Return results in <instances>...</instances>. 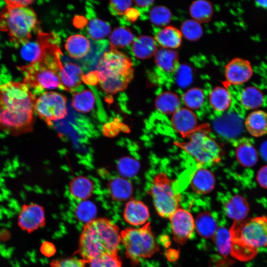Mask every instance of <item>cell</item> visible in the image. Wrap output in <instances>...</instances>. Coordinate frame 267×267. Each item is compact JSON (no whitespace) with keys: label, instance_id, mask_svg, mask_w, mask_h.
<instances>
[{"label":"cell","instance_id":"obj_1","mask_svg":"<svg viewBox=\"0 0 267 267\" xmlns=\"http://www.w3.org/2000/svg\"><path fill=\"white\" fill-rule=\"evenodd\" d=\"M36 98L23 82L0 85V130L14 135L32 131Z\"/></svg>","mask_w":267,"mask_h":267},{"label":"cell","instance_id":"obj_2","mask_svg":"<svg viewBox=\"0 0 267 267\" xmlns=\"http://www.w3.org/2000/svg\"><path fill=\"white\" fill-rule=\"evenodd\" d=\"M121 242L117 225L106 218L94 219L84 226L77 252L88 264L104 254H118Z\"/></svg>","mask_w":267,"mask_h":267},{"label":"cell","instance_id":"obj_3","mask_svg":"<svg viewBox=\"0 0 267 267\" xmlns=\"http://www.w3.org/2000/svg\"><path fill=\"white\" fill-rule=\"evenodd\" d=\"M229 232L232 256L242 261L250 260L258 249L267 245V217L235 222Z\"/></svg>","mask_w":267,"mask_h":267},{"label":"cell","instance_id":"obj_4","mask_svg":"<svg viewBox=\"0 0 267 267\" xmlns=\"http://www.w3.org/2000/svg\"><path fill=\"white\" fill-rule=\"evenodd\" d=\"M96 70L98 73L101 88L109 94L126 89L134 74L130 58L117 49L110 48L101 56Z\"/></svg>","mask_w":267,"mask_h":267},{"label":"cell","instance_id":"obj_5","mask_svg":"<svg viewBox=\"0 0 267 267\" xmlns=\"http://www.w3.org/2000/svg\"><path fill=\"white\" fill-rule=\"evenodd\" d=\"M60 49L45 54L41 59L19 67L24 75L23 83L36 93L44 89L64 90L59 75L62 65Z\"/></svg>","mask_w":267,"mask_h":267},{"label":"cell","instance_id":"obj_6","mask_svg":"<svg viewBox=\"0 0 267 267\" xmlns=\"http://www.w3.org/2000/svg\"><path fill=\"white\" fill-rule=\"evenodd\" d=\"M37 24V15L31 9L5 6L0 12V31L8 35L10 41L16 45H24L32 38Z\"/></svg>","mask_w":267,"mask_h":267},{"label":"cell","instance_id":"obj_7","mask_svg":"<svg viewBox=\"0 0 267 267\" xmlns=\"http://www.w3.org/2000/svg\"><path fill=\"white\" fill-rule=\"evenodd\" d=\"M121 236L125 255L133 265L151 257L159 250L149 222L140 228L122 230Z\"/></svg>","mask_w":267,"mask_h":267},{"label":"cell","instance_id":"obj_8","mask_svg":"<svg viewBox=\"0 0 267 267\" xmlns=\"http://www.w3.org/2000/svg\"><path fill=\"white\" fill-rule=\"evenodd\" d=\"M189 136L186 142H177L176 145L201 165H210L219 162L221 149L219 144L200 129Z\"/></svg>","mask_w":267,"mask_h":267},{"label":"cell","instance_id":"obj_9","mask_svg":"<svg viewBox=\"0 0 267 267\" xmlns=\"http://www.w3.org/2000/svg\"><path fill=\"white\" fill-rule=\"evenodd\" d=\"M158 214L169 218L179 208V195L173 189L172 183L164 173L157 174L148 191Z\"/></svg>","mask_w":267,"mask_h":267},{"label":"cell","instance_id":"obj_10","mask_svg":"<svg viewBox=\"0 0 267 267\" xmlns=\"http://www.w3.org/2000/svg\"><path fill=\"white\" fill-rule=\"evenodd\" d=\"M34 109L39 118L50 126L67 116V98L57 92L44 91L36 98Z\"/></svg>","mask_w":267,"mask_h":267},{"label":"cell","instance_id":"obj_11","mask_svg":"<svg viewBox=\"0 0 267 267\" xmlns=\"http://www.w3.org/2000/svg\"><path fill=\"white\" fill-rule=\"evenodd\" d=\"M169 219L174 240L183 244L191 237L195 227L193 216L189 211L179 208Z\"/></svg>","mask_w":267,"mask_h":267},{"label":"cell","instance_id":"obj_12","mask_svg":"<svg viewBox=\"0 0 267 267\" xmlns=\"http://www.w3.org/2000/svg\"><path fill=\"white\" fill-rule=\"evenodd\" d=\"M254 70L250 62L240 57H235L229 61L224 67V77L226 85H243L253 76Z\"/></svg>","mask_w":267,"mask_h":267},{"label":"cell","instance_id":"obj_13","mask_svg":"<svg viewBox=\"0 0 267 267\" xmlns=\"http://www.w3.org/2000/svg\"><path fill=\"white\" fill-rule=\"evenodd\" d=\"M44 210L36 203L23 205L18 218V224L21 229L31 233L45 225Z\"/></svg>","mask_w":267,"mask_h":267},{"label":"cell","instance_id":"obj_14","mask_svg":"<svg viewBox=\"0 0 267 267\" xmlns=\"http://www.w3.org/2000/svg\"><path fill=\"white\" fill-rule=\"evenodd\" d=\"M213 126L220 135L227 138H233L241 134L243 122L235 114L228 113L215 119Z\"/></svg>","mask_w":267,"mask_h":267},{"label":"cell","instance_id":"obj_15","mask_svg":"<svg viewBox=\"0 0 267 267\" xmlns=\"http://www.w3.org/2000/svg\"><path fill=\"white\" fill-rule=\"evenodd\" d=\"M59 75L65 90L75 92L82 89L80 87L83 72L78 65L71 62L62 65L60 67Z\"/></svg>","mask_w":267,"mask_h":267},{"label":"cell","instance_id":"obj_16","mask_svg":"<svg viewBox=\"0 0 267 267\" xmlns=\"http://www.w3.org/2000/svg\"><path fill=\"white\" fill-rule=\"evenodd\" d=\"M174 129L184 135L189 136L196 131L198 120L195 113L187 108H180L172 118Z\"/></svg>","mask_w":267,"mask_h":267},{"label":"cell","instance_id":"obj_17","mask_svg":"<svg viewBox=\"0 0 267 267\" xmlns=\"http://www.w3.org/2000/svg\"><path fill=\"white\" fill-rule=\"evenodd\" d=\"M124 218L132 225L144 224L149 217L147 206L142 201L132 199L126 204L124 211Z\"/></svg>","mask_w":267,"mask_h":267},{"label":"cell","instance_id":"obj_18","mask_svg":"<svg viewBox=\"0 0 267 267\" xmlns=\"http://www.w3.org/2000/svg\"><path fill=\"white\" fill-rule=\"evenodd\" d=\"M215 183L214 174L204 168H200L195 171L190 180L192 190L199 194L209 193L214 189Z\"/></svg>","mask_w":267,"mask_h":267},{"label":"cell","instance_id":"obj_19","mask_svg":"<svg viewBox=\"0 0 267 267\" xmlns=\"http://www.w3.org/2000/svg\"><path fill=\"white\" fill-rule=\"evenodd\" d=\"M94 187V182L89 178L86 176H79L70 181L68 190L74 198L82 201L91 197Z\"/></svg>","mask_w":267,"mask_h":267},{"label":"cell","instance_id":"obj_20","mask_svg":"<svg viewBox=\"0 0 267 267\" xmlns=\"http://www.w3.org/2000/svg\"><path fill=\"white\" fill-rule=\"evenodd\" d=\"M107 188L111 198L115 201H126L133 193L131 182L122 177L110 179L107 183Z\"/></svg>","mask_w":267,"mask_h":267},{"label":"cell","instance_id":"obj_21","mask_svg":"<svg viewBox=\"0 0 267 267\" xmlns=\"http://www.w3.org/2000/svg\"><path fill=\"white\" fill-rule=\"evenodd\" d=\"M65 48L70 57L79 59L88 54L90 49V44L85 36L77 34L67 39Z\"/></svg>","mask_w":267,"mask_h":267},{"label":"cell","instance_id":"obj_22","mask_svg":"<svg viewBox=\"0 0 267 267\" xmlns=\"http://www.w3.org/2000/svg\"><path fill=\"white\" fill-rule=\"evenodd\" d=\"M157 49L155 39L150 36H139L132 44V52L134 56L140 59H146L154 56Z\"/></svg>","mask_w":267,"mask_h":267},{"label":"cell","instance_id":"obj_23","mask_svg":"<svg viewBox=\"0 0 267 267\" xmlns=\"http://www.w3.org/2000/svg\"><path fill=\"white\" fill-rule=\"evenodd\" d=\"M182 37L178 29L173 26H167L157 33L154 39L162 48L173 49L180 45Z\"/></svg>","mask_w":267,"mask_h":267},{"label":"cell","instance_id":"obj_24","mask_svg":"<svg viewBox=\"0 0 267 267\" xmlns=\"http://www.w3.org/2000/svg\"><path fill=\"white\" fill-rule=\"evenodd\" d=\"M245 126L249 134L259 137L267 133V113L262 110L252 112L247 117Z\"/></svg>","mask_w":267,"mask_h":267},{"label":"cell","instance_id":"obj_25","mask_svg":"<svg viewBox=\"0 0 267 267\" xmlns=\"http://www.w3.org/2000/svg\"><path fill=\"white\" fill-rule=\"evenodd\" d=\"M227 216L235 221H242L247 216L249 210L248 203L243 197L235 195L229 199L225 205Z\"/></svg>","mask_w":267,"mask_h":267},{"label":"cell","instance_id":"obj_26","mask_svg":"<svg viewBox=\"0 0 267 267\" xmlns=\"http://www.w3.org/2000/svg\"><path fill=\"white\" fill-rule=\"evenodd\" d=\"M154 61L159 68L168 73L175 72L179 66L178 54L171 49H158L154 55Z\"/></svg>","mask_w":267,"mask_h":267},{"label":"cell","instance_id":"obj_27","mask_svg":"<svg viewBox=\"0 0 267 267\" xmlns=\"http://www.w3.org/2000/svg\"><path fill=\"white\" fill-rule=\"evenodd\" d=\"M265 96L262 90L259 88L249 86L244 88L239 94V100L246 109L254 110L262 106L264 102Z\"/></svg>","mask_w":267,"mask_h":267},{"label":"cell","instance_id":"obj_28","mask_svg":"<svg viewBox=\"0 0 267 267\" xmlns=\"http://www.w3.org/2000/svg\"><path fill=\"white\" fill-rule=\"evenodd\" d=\"M209 100L215 110L223 112L230 107L232 98L230 92L226 87L218 86L211 91Z\"/></svg>","mask_w":267,"mask_h":267},{"label":"cell","instance_id":"obj_29","mask_svg":"<svg viewBox=\"0 0 267 267\" xmlns=\"http://www.w3.org/2000/svg\"><path fill=\"white\" fill-rule=\"evenodd\" d=\"M95 102V96L92 90L81 89L74 92L71 105L76 111L87 113L93 110Z\"/></svg>","mask_w":267,"mask_h":267},{"label":"cell","instance_id":"obj_30","mask_svg":"<svg viewBox=\"0 0 267 267\" xmlns=\"http://www.w3.org/2000/svg\"><path fill=\"white\" fill-rule=\"evenodd\" d=\"M180 100L178 95L170 91L161 92L156 98V109L164 114H174L180 108Z\"/></svg>","mask_w":267,"mask_h":267},{"label":"cell","instance_id":"obj_31","mask_svg":"<svg viewBox=\"0 0 267 267\" xmlns=\"http://www.w3.org/2000/svg\"><path fill=\"white\" fill-rule=\"evenodd\" d=\"M189 12L192 19L200 23L209 21L213 15V6L211 2L206 0H197L191 4Z\"/></svg>","mask_w":267,"mask_h":267},{"label":"cell","instance_id":"obj_32","mask_svg":"<svg viewBox=\"0 0 267 267\" xmlns=\"http://www.w3.org/2000/svg\"><path fill=\"white\" fill-rule=\"evenodd\" d=\"M236 156L240 165L245 167L254 166L258 159L256 148L247 141L242 142L238 145L236 148Z\"/></svg>","mask_w":267,"mask_h":267},{"label":"cell","instance_id":"obj_33","mask_svg":"<svg viewBox=\"0 0 267 267\" xmlns=\"http://www.w3.org/2000/svg\"><path fill=\"white\" fill-rule=\"evenodd\" d=\"M195 225L198 233L205 238L213 237L217 230L216 220L208 212L199 214L196 218Z\"/></svg>","mask_w":267,"mask_h":267},{"label":"cell","instance_id":"obj_34","mask_svg":"<svg viewBox=\"0 0 267 267\" xmlns=\"http://www.w3.org/2000/svg\"><path fill=\"white\" fill-rule=\"evenodd\" d=\"M109 40L110 48L117 49L133 44L134 41V36L129 28L119 27L113 30Z\"/></svg>","mask_w":267,"mask_h":267},{"label":"cell","instance_id":"obj_35","mask_svg":"<svg viewBox=\"0 0 267 267\" xmlns=\"http://www.w3.org/2000/svg\"><path fill=\"white\" fill-rule=\"evenodd\" d=\"M87 32L89 38L97 41L103 39L110 33L111 28L106 22L97 18H93L89 20Z\"/></svg>","mask_w":267,"mask_h":267},{"label":"cell","instance_id":"obj_36","mask_svg":"<svg viewBox=\"0 0 267 267\" xmlns=\"http://www.w3.org/2000/svg\"><path fill=\"white\" fill-rule=\"evenodd\" d=\"M172 16L171 10L163 5L153 7L149 13V18L151 22L159 27L167 26L171 22Z\"/></svg>","mask_w":267,"mask_h":267},{"label":"cell","instance_id":"obj_37","mask_svg":"<svg viewBox=\"0 0 267 267\" xmlns=\"http://www.w3.org/2000/svg\"><path fill=\"white\" fill-rule=\"evenodd\" d=\"M180 31L182 36L190 41L198 40L203 34L201 25L193 19H187L183 21L181 25Z\"/></svg>","mask_w":267,"mask_h":267},{"label":"cell","instance_id":"obj_38","mask_svg":"<svg viewBox=\"0 0 267 267\" xmlns=\"http://www.w3.org/2000/svg\"><path fill=\"white\" fill-rule=\"evenodd\" d=\"M117 169L122 177L129 178L134 177L140 169V164L134 158L126 156L118 160Z\"/></svg>","mask_w":267,"mask_h":267},{"label":"cell","instance_id":"obj_39","mask_svg":"<svg viewBox=\"0 0 267 267\" xmlns=\"http://www.w3.org/2000/svg\"><path fill=\"white\" fill-rule=\"evenodd\" d=\"M204 93L198 88H192L185 91L182 96V101L189 109L200 108L204 103Z\"/></svg>","mask_w":267,"mask_h":267},{"label":"cell","instance_id":"obj_40","mask_svg":"<svg viewBox=\"0 0 267 267\" xmlns=\"http://www.w3.org/2000/svg\"><path fill=\"white\" fill-rule=\"evenodd\" d=\"M213 237L220 253L223 256L230 253L231 242L229 230L221 228L217 229Z\"/></svg>","mask_w":267,"mask_h":267},{"label":"cell","instance_id":"obj_41","mask_svg":"<svg viewBox=\"0 0 267 267\" xmlns=\"http://www.w3.org/2000/svg\"><path fill=\"white\" fill-rule=\"evenodd\" d=\"M97 212L96 206L88 200L82 201L76 206L75 214L80 221L86 223L93 220Z\"/></svg>","mask_w":267,"mask_h":267},{"label":"cell","instance_id":"obj_42","mask_svg":"<svg viewBox=\"0 0 267 267\" xmlns=\"http://www.w3.org/2000/svg\"><path fill=\"white\" fill-rule=\"evenodd\" d=\"M89 267H122L118 254H104L90 261Z\"/></svg>","mask_w":267,"mask_h":267},{"label":"cell","instance_id":"obj_43","mask_svg":"<svg viewBox=\"0 0 267 267\" xmlns=\"http://www.w3.org/2000/svg\"><path fill=\"white\" fill-rule=\"evenodd\" d=\"M175 73L176 83L180 88H186L192 83L193 72L189 65L186 64L179 65Z\"/></svg>","mask_w":267,"mask_h":267},{"label":"cell","instance_id":"obj_44","mask_svg":"<svg viewBox=\"0 0 267 267\" xmlns=\"http://www.w3.org/2000/svg\"><path fill=\"white\" fill-rule=\"evenodd\" d=\"M88 263L82 259L75 257L53 260L50 267H87Z\"/></svg>","mask_w":267,"mask_h":267},{"label":"cell","instance_id":"obj_45","mask_svg":"<svg viewBox=\"0 0 267 267\" xmlns=\"http://www.w3.org/2000/svg\"><path fill=\"white\" fill-rule=\"evenodd\" d=\"M132 0H111L109 1V9L114 16L124 15L127 10L131 8Z\"/></svg>","mask_w":267,"mask_h":267},{"label":"cell","instance_id":"obj_46","mask_svg":"<svg viewBox=\"0 0 267 267\" xmlns=\"http://www.w3.org/2000/svg\"><path fill=\"white\" fill-rule=\"evenodd\" d=\"M82 80L89 86H95L99 82L98 73L96 70L91 71L83 75Z\"/></svg>","mask_w":267,"mask_h":267},{"label":"cell","instance_id":"obj_47","mask_svg":"<svg viewBox=\"0 0 267 267\" xmlns=\"http://www.w3.org/2000/svg\"><path fill=\"white\" fill-rule=\"evenodd\" d=\"M257 179L260 186L267 189V166L260 169L257 174Z\"/></svg>","mask_w":267,"mask_h":267},{"label":"cell","instance_id":"obj_48","mask_svg":"<svg viewBox=\"0 0 267 267\" xmlns=\"http://www.w3.org/2000/svg\"><path fill=\"white\" fill-rule=\"evenodd\" d=\"M34 1L33 0H5L6 6L11 8L26 7Z\"/></svg>","mask_w":267,"mask_h":267},{"label":"cell","instance_id":"obj_49","mask_svg":"<svg viewBox=\"0 0 267 267\" xmlns=\"http://www.w3.org/2000/svg\"><path fill=\"white\" fill-rule=\"evenodd\" d=\"M41 252L46 256H51L55 252V248L54 245L48 242H44L41 247Z\"/></svg>","mask_w":267,"mask_h":267},{"label":"cell","instance_id":"obj_50","mask_svg":"<svg viewBox=\"0 0 267 267\" xmlns=\"http://www.w3.org/2000/svg\"><path fill=\"white\" fill-rule=\"evenodd\" d=\"M139 14V12L136 9L131 7L127 10L124 16L129 21L134 22L136 20Z\"/></svg>","mask_w":267,"mask_h":267},{"label":"cell","instance_id":"obj_51","mask_svg":"<svg viewBox=\"0 0 267 267\" xmlns=\"http://www.w3.org/2000/svg\"><path fill=\"white\" fill-rule=\"evenodd\" d=\"M134 3L139 7H146L151 5L153 2L154 0H134Z\"/></svg>","mask_w":267,"mask_h":267},{"label":"cell","instance_id":"obj_52","mask_svg":"<svg viewBox=\"0 0 267 267\" xmlns=\"http://www.w3.org/2000/svg\"><path fill=\"white\" fill-rule=\"evenodd\" d=\"M74 24L77 27H83L87 23V20L82 16H77L74 19Z\"/></svg>","mask_w":267,"mask_h":267},{"label":"cell","instance_id":"obj_53","mask_svg":"<svg viewBox=\"0 0 267 267\" xmlns=\"http://www.w3.org/2000/svg\"><path fill=\"white\" fill-rule=\"evenodd\" d=\"M260 153L263 158L267 162V141L264 142L261 145Z\"/></svg>","mask_w":267,"mask_h":267},{"label":"cell","instance_id":"obj_54","mask_svg":"<svg viewBox=\"0 0 267 267\" xmlns=\"http://www.w3.org/2000/svg\"><path fill=\"white\" fill-rule=\"evenodd\" d=\"M255 2L258 6L267 9V0H258Z\"/></svg>","mask_w":267,"mask_h":267}]
</instances>
